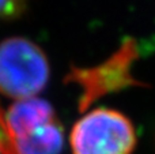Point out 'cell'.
Masks as SVG:
<instances>
[{
  "instance_id": "cell-1",
  "label": "cell",
  "mask_w": 155,
  "mask_h": 154,
  "mask_svg": "<svg viewBox=\"0 0 155 154\" xmlns=\"http://www.w3.org/2000/svg\"><path fill=\"white\" fill-rule=\"evenodd\" d=\"M51 68L44 51L27 38L11 37L0 42V93L14 100L40 94L49 82Z\"/></svg>"
},
{
  "instance_id": "cell-2",
  "label": "cell",
  "mask_w": 155,
  "mask_h": 154,
  "mask_svg": "<svg viewBox=\"0 0 155 154\" xmlns=\"http://www.w3.org/2000/svg\"><path fill=\"white\" fill-rule=\"evenodd\" d=\"M72 154H132L136 131L124 113L97 108L83 115L70 135Z\"/></svg>"
},
{
  "instance_id": "cell-3",
  "label": "cell",
  "mask_w": 155,
  "mask_h": 154,
  "mask_svg": "<svg viewBox=\"0 0 155 154\" xmlns=\"http://www.w3.org/2000/svg\"><path fill=\"white\" fill-rule=\"evenodd\" d=\"M134 55L132 44H127L117 53L113 55L112 59L97 68L75 71L72 78L84 87L82 100L86 102V105L104 93L135 83L132 79L134 76L129 72Z\"/></svg>"
},
{
  "instance_id": "cell-4",
  "label": "cell",
  "mask_w": 155,
  "mask_h": 154,
  "mask_svg": "<svg viewBox=\"0 0 155 154\" xmlns=\"http://www.w3.org/2000/svg\"><path fill=\"white\" fill-rule=\"evenodd\" d=\"M5 122L15 147L18 142L30 138L59 120L48 101L34 97L12 104L5 112Z\"/></svg>"
},
{
  "instance_id": "cell-5",
  "label": "cell",
  "mask_w": 155,
  "mask_h": 154,
  "mask_svg": "<svg viewBox=\"0 0 155 154\" xmlns=\"http://www.w3.org/2000/svg\"><path fill=\"white\" fill-rule=\"evenodd\" d=\"M29 0H0V21H10L26 11Z\"/></svg>"
},
{
  "instance_id": "cell-6",
  "label": "cell",
  "mask_w": 155,
  "mask_h": 154,
  "mask_svg": "<svg viewBox=\"0 0 155 154\" xmlns=\"http://www.w3.org/2000/svg\"><path fill=\"white\" fill-rule=\"evenodd\" d=\"M0 154H16L5 122V112H3L2 108H0Z\"/></svg>"
}]
</instances>
